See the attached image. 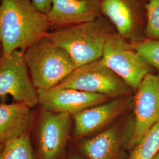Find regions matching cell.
I'll return each instance as SVG.
<instances>
[{
  "label": "cell",
  "instance_id": "cell-1",
  "mask_svg": "<svg viewBox=\"0 0 159 159\" xmlns=\"http://www.w3.org/2000/svg\"><path fill=\"white\" fill-rule=\"evenodd\" d=\"M51 27L47 15L31 0H2L0 6V42L3 56L24 52L45 37Z\"/></svg>",
  "mask_w": 159,
  "mask_h": 159
},
{
  "label": "cell",
  "instance_id": "cell-2",
  "mask_svg": "<svg viewBox=\"0 0 159 159\" xmlns=\"http://www.w3.org/2000/svg\"><path fill=\"white\" fill-rule=\"evenodd\" d=\"M111 33L108 24L98 17L90 22L57 28L47 37L68 54L77 68L102 58Z\"/></svg>",
  "mask_w": 159,
  "mask_h": 159
},
{
  "label": "cell",
  "instance_id": "cell-3",
  "mask_svg": "<svg viewBox=\"0 0 159 159\" xmlns=\"http://www.w3.org/2000/svg\"><path fill=\"white\" fill-rule=\"evenodd\" d=\"M35 87L47 90L58 85L77 68L68 54L46 35L24 51Z\"/></svg>",
  "mask_w": 159,
  "mask_h": 159
},
{
  "label": "cell",
  "instance_id": "cell-4",
  "mask_svg": "<svg viewBox=\"0 0 159 159\" xmlns=\"http://www.w3.org/2000/svg\"><path fill=\"white\" fill-rule=\"evenodd\" d=\"M101 60L132 89L136 90L144 78L153 73V68L117 33L108 35Z\"/></svg>",
  "mask_w": 159,
  "mask_h": 159
},
{
  "label": "cell",
  "instance_id": "cell-5",
  "mask_svg": "<svg viewBox=\"0 0 159 159\" xmlns=\"http://www.w3.org/2000/svg\"><path fill=\"white\" fill-rule=\"evenodd\" d=\"M57 85L100 94L109 98L125 96L132 89L102 63L101 59L75 68Z\"/></svg>",
  "mask_w": 159,
  "mask_h": 159
},
{
  "label": "cell",
  "instance_id": "cell-6",
  "mask_svg": "<svg viewBox=\"0 0 159 159\" xmlns=\"http://www.w3.org/2000/svg\"><path fill=\"white\" fill-rule=\"evenodd\" d=\"M71 127V115L42 109L32 142L36 159H64Z\"/></svg>",
  "mask_w": 159,
  "mask_h": 159
},
{
  "label": "cell",
  "instance_id": "cell-7",
  "mask_svg": "<svg viewBox=\"0 0 159 159\" xmlns=\"http://www.w3.org/2000/svg\"><path fill=\"white\" fill-rule=\"evenodd\" d=\"M8 95L30 108L39 104L37 89L21 50L3 56L0 60V97L5 98Z\"/></svg>",
  "mask_w": 159,
  "mask_h": 159
},
{
  "label": "cell",
  "instance_id": "cell-8",
  "mask_svg": "<svg viewBox=\"0 0 159 159\" xmlns=\"http://www.w3.org/2000/svg\"><path fill=\"white\" fill-rule=\"evenodd\" d=\"M133 100L134 119L126 146L130 151L159 121V75L148 74L137 87Z\"/></svg>",
  "mask_w": 159,
  "mask_h": 159
},
{
  "label": "cell",
  "instance_id": "cell-9",
  "mask_svg": "<svg viewBox=\"0 0 159 159\" xmlns=\"http://www.w3.org/2000/svg\"><path fill=\"white\" fill-rule=\"evenodd\" d=\"M37 91L39 103L42 109L70 115L107 102L110 98L100 94L64 88L58 85L47 90H37Z\"/></svg>",
  "mask_w": 159,
  "mask_h": 159
},
{
  "label": "cell",
  "instance_id": "cell-10",
  "mask_svg": "<svg viewBox=\"0 0 159 159\" xmlns=\"http://www.w3.org/2000/svg\"><path fill=\"white\" fill-rule=\"evenodd\" d=\"M132 102V98L128 97L115 98L73 115L75 136L83 137L99 130L125 113Z\"/></svg>",
  "mask_w": 159,
  "mask_h": 159
},
{
  "label": "cell",
  "instance_id": "cell-11",
  "mask_svg": "<svg viewBox=\"0 0 159 159\" xmlns=\"http://www.w3.org/2000/svg\"><path fill=\"white\" fill-rule=\"evenodd\" d=\"M130 133H123L114 125L91 138L80 141V153L89 159H127L125 151Z\"/></svg>",
  "mask_w": 159,
  "mask_h": 159
},
{
  "label": "cell",
  "instance_id": "cell-12",
  "mask_svg": "<svg viewBox=\"0 0 159 159\" xmlns=\"http://www.w3.org/2000/svg\"><path fill=\"white\" fill-rule=\"evenodd\" d=\"M100 11V0H52L47 16L51 26L61 28L94 21Z\"/></svg>",
  "mask_w": 159,
  "mask_h": 159
},
{
  "label": "cell",
  "instance_id": "cell-13",
  "mask_svg": "<svg viewBox=\"0 0 159 159\" xmlns=\"http://www.w3.org/2000/svg\"><path fill=\"white\" fill-rule=\"evenodd\" d=\"M100 5L101 11L113 23L117 34L132 42L139 40V17L136 5L130 0H100Z\"/></svg>",
  "mask_w": 159,
  "mask_h": 159
},
{
  "label": "cell",
  "instance_id": "cell-14",
  "mask_svg": "<svg viewBox=\"0 0 159 159\" xmlns=\"http://www.w3.org/2000/svg\"><path fill=\"white\" fill-rule=\"evenodd\" d=\"M33 124L31 108L18 102L0 104V142L30 133Z\"/></svg>",
  "mask_w": 159,
  "mask_h": 159
},
{
  "label": "cell",
  "instance_id": "cell-15",
  "mask_svg": "<svg viewBox=\"0 0 159 159\" xmlns=\"http://www.w3.org/2000/svg\"><path fill=\"white\" fill-rule=\"evenodd\" d=\"M159 151V121L132 148L127 159H152Z\"/></svg>",
  "mask_w": 159,
  "mask_h": 159
},
{
  "label": "cell",
  "instance_id": "cell-16",
  "mask_svg": "<svg viewBox=\"0 0 159 159\" xmlns=\"http://www.w3.org/2000/svg\"><path fill=\"white\" fill-rule=\"evenodd\" d=\"M0 159H36L30 133L6 143Z\"/></svg>",
  "mask_w": 159,
  "mask_h": 159
},
{
  "label": "cell",
  "instance_id": "cell-17",
  "mask_svg": "<svg viewBox=\"0 0 159 159\" xmlns=\"http://www.w3.org/2000/svg\"><path fill=\"white\" fill-rule=\"evenodd\" d=\"M131 44L152 68L157 71L159 75V40L146 39Z\"/></svg>",
  "mask_w": 159,
  "mask_h": 159
},
{
  "label": "cell",
  "instance_id": "cell-18",
  "mask_svg": "<svg viewBox=\"0 0 159 159\" xmlns=\"http://www.w3.org/2000/svg\"><path fill=\"white\" fill-rule=\"evenodd\" d=\"M144 35L148 39L159 40V0H148Z\"/></svg>",
  "mask_w": 159,
  "mask_h": 159
},
{
  "label": "cell",
  "instance_id": "cell-19",
  "mask_svg": "<svg viewBox=\"0 0 159 159\" xmlns=\"http://www.w3.org/2000/svg\"><path fill=\"white\" fill-rule=\"evenodd\" d=\"M31 1L39 11L47 15L51 9L52 0H31Z\"/></svg>",
  "mask_w": 159,
  "mask_h": 159
},
{
  "label": "cell",
  "instance_id": "cell-20",
  "mask_svg": "<svg viewBox=\"0 0 159 159\" xmlns=\"http://www.w3.org/2000/svg\"><path fill=\"white\" fill-rule=\"evenodd\" d=\"M66 159H87L84 156L79 153H71L70 154Z\"/></svg>",
  "mask_w": 159,
  "mask_h": 159
},
{
  "label": "cell",
  "instance_id": "cell-21",
  "mask_svg": "<svg viewBox=\"0 0 159 159\" xmlns=\"http://www.w3.org/2000/svg\"><path fill=\"white\" fill-rule=\"evenodd\" d=\"M4 144L0 142V156H1V153L2 152V150L4 149Z\"/></svg>",
  "mask_w": 159,
  "mask_h": 159
},
{
  "label": "cell",
  "instance_id": "cell-22",
  "mask_svg": "<svg viewBox=\"0 0 159 159\" xmlns=\"http://www.w3.org/2000/svg\"><path fill=\"white\" fill-rule=\"evenodd\" d=\"M3 56V51H2V45L0 42V60H1L2 57Z\"/></svg>",
  "mask_w": 159,
  "mask_h": 159
},
{
  "label": "cell",
  "instance_id": "cell-23",
  "mask_svg": "<svg viewBox=\"0 0 159 159\" xmlns=\"http://www.w3.org/2000/svg\"><path fill=\"white\" fill-rule=\"evenodd\" d=\"M152 159H159V152L154 156Z\"/></svg>",
  "mask_w": 159,
  "mask_h": 159
},
{
  "label": "cell",
  "instance_id": "cell-24",
  "mask_svg": "<svg viewBox=\"0 0 159 159\" xmlns=\"http://www.w3.org/2000/svg\"><path fill=\"white\" fill-rule=\"evenodd\" d=\"M1 2H2V0H0V6H1Z\"/></svg>",
  "mask_w": 159,
  "mask_h": 159
}]
</instances>
